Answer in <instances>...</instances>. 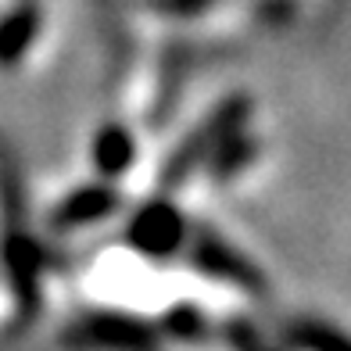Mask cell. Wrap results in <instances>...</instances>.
Listing matches in <instances>:
<instances>
[{"instance_id": "cell-1", "label": "cell", "mask_w": 351, "mask_h": 351, "mask_svg": "<svg viewBox=\"0 0 351 351\" xmlns=\"http://www.w3.org/2000/svg\"><path fill=\"white\" fill-rule=\"evenodd\" d=\"M180 237H183V222L169 204H151L133 222V244H140L143 251H154V254L172 251L180 244Z\"/></svg>"}, {"instance_id": "cell-2", "label": "cell", "mask_w": 351, "mask_h": 351, "mask_svg": "<svg viewBox=\"0 0 351 351\" xmlns=\"http://www.w3.org/2000/svg\"><path fill=\"white\" fill-rule=\"evenodd\" d=\"M36 29H40V11L33 4H22L19 11H11L0 22V65H14L29 51V43L36 40Z\"/></svg>"}, {"instance_id": "cell-3", "label": "cell", "mask_w": 351, "mask_h": 351, "mask_svg": "<svg viewBox=\"0 0 351 351\" xmlns=\"http://www.w3.org/2000/svg\"><path fill=\"white\" fill-rule=\"evenodd\" d=\"M115 208V194L101 186L79 190L72 201H65V208L58 212V222H86V219H101Z\"/></svg>"}, {"instance_id": "cell-4", "label": "cell", "mask_w": 351, "mask_h": 351, "mask_svg": "<svg viewBox=\"0 0 351 351\" xmlns=\"http://www.w3.org/2000/svg\"><path fill=\"white\" fill-rule=\"evenodd\" d=\"M93 158H97V165L108 176H115V172H122L125 165H130L133 143H130V136H125L122 130H104L97 136V151H93Z\"/></svg>"}, {"instance_id": "cell-5", "label": "cell", "mask_w": 351, "mask_h": 351, "mask_svg": "<svg viewBox=\"0 0 351 351\" xmlns=\"http://www.w3.org/2000/svg\"><path fill=\"white\" fill-rule=\"evenodd\" d=\"M90 337L93 341H115V344H143V330L140 326H133L130 319H93L90 323Z\"/></svg>"}, {"instance_id": "cell-6", "label": "cell", "mask_w": 351, "mask_h": 351, "mask_svg": "<svg viewBox=\"0 0 351 351\" xmlns=\"http://www.w3.org/2000/svg\"><path fill=\"white\" fill-rule=\"evenodd\" d=\"M158 11H169V14H197L204 8H212L215 0H151Z\"/></svg>"}]
</instances>
